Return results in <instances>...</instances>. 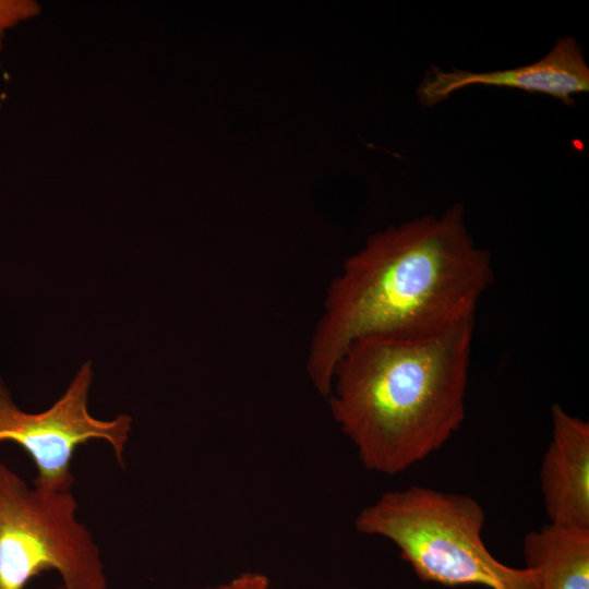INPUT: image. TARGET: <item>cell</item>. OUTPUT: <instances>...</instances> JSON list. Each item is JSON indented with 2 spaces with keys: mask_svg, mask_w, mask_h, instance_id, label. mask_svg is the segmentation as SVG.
Listing matches in <instances>:
<instances>
[{
  "mask_svg": "<svg viewBox=\"0 0 589 589\" xmlns=\"http://www.w3.org/2000/svg\"><path fill=\"white\" fill-rule=\"evenodd\" d=\"M492 279L490 253L473 240L461 204L374 233L328 287L306 361L314 388L328 396L337 362L358 338L474 320Z\"/></svg>",
  "mask_w": 589,
  "mask_h": 589,
  "instance_id": "cell-1",
  "label": "cell"
},
{
  "mask_svg": "<svg viewBox=\"0 0 589 589\" xmlns=\"http://www.w3.org/2000/svg\"><path fill=\"white\" fill-rule=\"evenodd\" d=\"M474 320L352 341L334 370L332 416L365 469L394 476L444 446L466 417Z\"/></svg>",
  "mask_w": 589,
  "mask_h": 589,
  "instance_id": "cell-2",
  "label": "cell"
},
{
  "mask_svg": "<svg viewBox=\"0 0 589 589\" xmlns=\"http://www.w3.org/2000/svg\"><path fill=\"white\" fill-rule=\"evenodd\" d=\"M485 513L470 495L411 485L363 507L358 532L384 538L417 577L446 587L537 589L532 572L500 562L482 538Z\"/></svg>",
  "mask_w": 589,
  "mask_h": 589,
  "instance_id": "cell-3",
  "label": "cell"
},
{
  "mask_svg": "<svg viewBox=\"0 0 589 589\" xmlns=\"http://www.w3.org/2000/svg\"><path fill=\"white\" fill-rule=\"evenodd\" d=\"M76 509L70 490L31 488L0 462V589H24L50 569L65 589H106L99 548Z\"/></svg>",
  "mask_w": 589,
  "mask_h": 589,
  "instance_id": "cell-4",
  "label": "cell"
},
{
  "mask_svg": "<svg viewBox=\"0 0 589 589\" xmlns=\"http://www.w3.org/2000/svg\"><path fill=\"white\" fill-rule=\"evenodd\" d=\"M94 372L86 362L75 373L63 395L47 410L31 413L13 401L0 376V442L20 445L33 459L37 476L33 485L48 491H68L74 483L71 461L77 446L91 440L109 443L123 466V452L132 418L119 414L100 420L88 411Z\"/></svg>",
  "mask_w": 589,
  "mask_h": 589,
  "instance_id": "cell-5",
  "label": "cell"
},
{
  "mask_svg": "<svg viewBox=\"0 0 589 589\" xmlns=\"http://www.w3.org/2000/svg\"><path fill=\"white\" fill-rule=\"evenodd\" d=\"M473 85L545 94L572 105L575 95L589 92V68L577 40L562 37L542 59L513 69L478 73L454 69L445 72L432 65L421 81L417 95L423 106L431 107L453 93Z\"/></svg>",
  "mask_w": 589,
  "mask_h": 589,
  "instance_id": "cell-6",
  "label": "cell"
},
{
  "mask_svg": "<svg viewBox=\"0 0 589 589\" xmlns=\"http://www.w3.org/2000/svg\"><path fill=\"white\" fill-rule=\"evenodd\" d=\"M552 435L540 468L551 524L589 529V423L561 405L551 408Z\"/></svg>",
  "mask_w": 589,
  "mask_h": 589,
  "instance_id": "cell-7",
  "label": "cell"
},
{
  "mask_svg": "<svg viewBox=\"0 0 589 589\" xmlns=\"http://www.w3.org/2000/svg\"><path fill=\"white\" fill-rule=\"evenodd\" d=\"M537 589H589V529L546 524L524 537Z\"/></svg>",
  "mask_w": 589,
  "mask_h": 589,
  "instance_id": "cell-8",
  "label": "cell"
},
{
  "mask_svg": "<svg viewBox=\"0 0 589 589\" xmlns=\"http://www.w3.org/2000/svg\"><path fill=\"white\" fill-rule=\"evenodd\" d=\"M39 14L40 4L35 0H0V56L7 34Z\"/></svg>",
  "mask_w": 589,
  "mask_h": 589,
  "instance_id": "cell-9",
  "label": "cell"
},
{
  "mask_svg": "<svg viewBox=\"0 0 589 589\" xmlns=\"http://www.w3.org/2000/svg\"><path fill=\"white\" fill-rule=\"evenodd\" d=\"M205 589H274L268 577L259 572L242 573L229 581Z\"/></svg>",
  "mask_w": 589,
  "mask_h": 589,
  "instance_id": "cell-10",
  "label": "cell"
},
{
  "mask_svg": "<svg viewBox=\"0 0 589 589\" xmlns=\"http://www.w3.org/2000/svg\"><path fill=\"white\" fill-rule=\"evenodd\" d=\"M346 589H360V588H346Z\"/></svg>",
  "mask_w": 589,
  "mask_h": 589,
  "instance_id": "cell-11",
  "label": "cell"
}]
</instances>
